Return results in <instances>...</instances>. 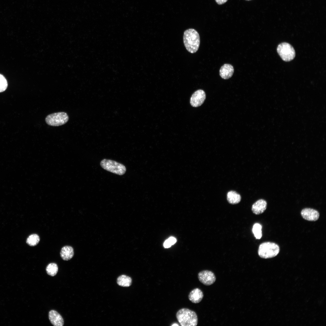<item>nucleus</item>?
Instances as JSON below:
<instances>
[{
    "label": "nucleus",
    "instance_id": "1",
    "mask_svg": "<svg viewBox=\"0 0 326 326\" xmlns=\"http://www.w3.org/2000/svg\"><path fill=\"white\" fill-rule=\"evenodd\" d=\"M183 42L189 52L192 53H196L199 49L200 43L198 33L193 29L186 30L184 34Z\"/></svg>",
    "mask_w": 326,
    "mask_h": 326
},
{
    "label": "nucleus",
    "instance_id": "2",
    "mask_svg": "<svg viewBox=\"0 0 326 326\" xmlns=\"http://www.w3.org/2000/svg\"><path fill=\"white\" fill-rule=\"evenodd\" d=\"M177 319L181 326H196L198 323L197 316L195 312L183 308L176 314Z\"/></svg>",
    "mask_w": 326,
    "mask_h": 326
},
{
    "label": "nucleus",
    "instance_id": "3",
    "mask_svg": "<svg viewBox=\"0 0 326 326\" xmlns=\"http://www.w3.org/2000/svg\"><path fill=\"white\" fill-rule=\"evenodd\" d=\"M280 251V247L276 243L266 242L260 245L258 253L260 257L267 259L276 256L279 254Z\"/></svg>",
    "mask_w": 326,
    "mask_h": 326
},
{
    "label": "nucleus",
    "instance_id": "4",
    "mask_svg": "<svg viewBox=\"0 0 326 326\" xmlns=\"http://www.w3.org/2000/svg\"><path fill=\"white\" fill-rule=\"evenodd\" d=\"M101 167L108 171L119 175L124 174L126 171L125 166L115 161L104 159L100 162Z\"/></svg>",
    "mask_w": 326,
    "mask_h": 326
},
{
    "label": "nucleus",
    "instance_id": "5",
    "mask_svg": "<svg viewBox=\"0 0 326 326\" xmlns=\"http://www.w3.org/2000/svg\"><path fill=\"white\" fill-rule=\"evenodd\" d=\"M69 120V117L67 113L61 112L52 113L47 115L45 118V121L49 126H57L65 124Z\"/></svg>",
    "mask_w": 326,
    "mask_h": 326
},
{
    "label": "nucleus",
    "instance_id": "6",
    "mask_svg": "<svg viewBox=\"0 0 326 326\" xmlns=\"http://www.w3.org/2000/svg\"><path fill=\"white\" fill-rule=\"evenodd\" d=\"M277 51L282 59L286 62L291 61L295 56V52L293 47L287 43L280 44L277 47Z\"/></svg>",
    "mask_w": 326,
    "mask_h": 326
},
{
    "label": "nucleus",
    "instance_id": "7",
    "mask_svg": "<svg viewBox=\"0 0 326 326\" xmlns=\"http://www.w3.org/2000/svg\"><path fill=\"white\" fill-rule=\"evenodd\" d=\"M198 278L202 283L205 285L209 286L213 284L216 278L214 273L211 271L204 270L198 274Z\"/></svg>",
    "mask_w": 326,
    "mask_h": 326
},
{
    "label": "nucleus",
    "instance_id": "8",
    "mask_svg": "<svg viewBox=\"0 0 326 326\" xmlns=\"http://www.w3.org/2000/svg\"><path fill=\"white\" fill-rule=\"evenodd\" d=\"M205 98L204 91L201 89L198 90L192 94L190 99V104L193 107H198L203 104Z\"/></svg>",
    "mask_w": 326,
    "mask_h": 326
},
{
    "label": "nucleus",
    "instance_id": "9",
    "mask_svg": "<svg viewBox=\"0 0 326 326\" xmlns=\"http://www.w3.org/2000/svg\"><path fill=\"white\" fill-rule=\"evenodd\" d=\"M301 214L304 219L311 221L317 220L319 217V213L318 211L310 208H305L302 209Z\"/></svg>",
    "mask_w": 326,
    "mask_h": 326
},
{
    "label": "nucleus",
    "instance_id": "10",
    "mask_svg": "<svg viewBox=\"0 0 326 326\" xmlns=\"http://www.w3.org/2000/svg\"><path fill=\"white\" fill-rule=\"evenodd\" d=\"M49 318L51 323L55 326H62L64 322L61 315L54 310L50 311L49 313Z\"/></svg>",
    "mask_w": 326,
    "mask_h": 326
},
{
    "label": "nucleus",
    "instance_id": "11",
    "mask_svg": "<svg viewBox=\"0 0 326 326\" xmlns=\"http://www.w3.org/2000/svg\"><path fill=\"white\" fill-rule=\"evenodd\" d=\"M234 72L233 66L229 64H225L222 66L219 70V75L223 79H227L232 76Z\"/></svg>",
    "mask_w": 326,
    "mask_h": 326
},
{
    "label": "nucleus",
    "instance_id": "12",
    "mask_svg": "<svg viewBox=\"0 0 326 326\" xmlns=\"http://www.w3.org/2000/svg\"><path fill=\"white\" fill-rule=\"evenodd\" d=\"M267 203L266 200L260 199L254 203L252 206L253 213L256 215L261 214L264 212L267 208Z\"/></svg>",
    "mask_w": 326,
    "mask_h": 326
},
{
    "label": "nucleus",
    "instance_id": "13",
    "mask_svg": "<svg viewBox=\"0 0 326 326\" xmlns=\"http://www.w3.org/2000/svg\"><path fill=\"white\" fill-rule=\"evenodd\" d=\"M203 297V295L202 291L198 288L193 289L188 295L189 300L194 303H197L200 302Z\"/></svg>",
    "mask_w": 326,
    "mask_h": 326
},
{
    "label": "nucleus",
    "instance_id": "14",
    "mask_svg": "<svg viewBox=\"0 0 326 326\" xmlns=\"http://www.w3.org/2000/svg\"><path fill=\"white\" fill-rule=\"evenodd\" d=\"M60 254L63 260H69L71 259L74 255L73 249L70 246H65L62 248Z\"/></svg>",
    "mask_w": 326,
    "mask_h": 326
},
{
    "label": "nucleus",
    "instance_id": "15",
    "mask_svg": "<svg viewBox=\"0 0 326 326\" xmlns=\"http://www.w3.org/2000/svg\"><path fill=\"white\" fill-rule=\"evenodd\" d=\"M227 200L228 202L231 204H235L239 203L241 199L240 195L234 191H230L228 192L227 195Z\"/></svg>",
    "mask_w": 326,
    "mask_h": 326
},
{
    "label": "nucleus",
    "instance_id": "16",
    "mask_svg": "<svg viewBox=\"0 0 326 326\" xmlns=\"http://www.w3.org/2000/svg\"><path fill=\"white\" fill-rule=\"evenodd\" d=\"M117 283L120 286L127 287L130 286L132 283V279L129 276L122 275L117 279Z\"/></svg>",
    "mask_w": 326,
    "mask_h": 326
},
{
    "label": "nucleus",
    "instance_id": "17",
    "mask_svg": "<svg viewBox=\"0 0 326 326\" xmlns=\"http://www.w3.org/2000/svg\"><path fill=\"white\" fill-rule=\"evenodd\" d=\"M58 267L55 263H51L46 267V270L48 275L51 276H55L58 271Z\"/></svg>",
    "mask_w": 326,
    "mask_h": 326
},
{
    "label": "nucleus",
    "instance_id": "18",
    "mask_svg": "<svg viewBox=\"0 0 326 326\" xmlns=\"http://www.w3.org/2000/svg\"><path fill=\"white\" fill-rule=\"evenodd\" d=\"M40 241V238L38 235L36 234H33L30 235L27 238L26 242L30 246H34L36 245Z\"/></svg>",
    "mask_w": 326,
    "mask_h": 326
},
{
    "label": "nucleus",
    "instance_id": "19",
    "mask_svg": "<svg viewBox=\"0 0 326 326\" xmlns=\"http://www.w3.org/2000/svg\"><path fill=\"white\" fill-rule=\"evenodd\" d=\"M261 225L259 224H255L252 228V231L256 239H260L262 237Z\"/></svg>",
    "mask_w": 326,
    "mask_h": 326
},
{
    "label": "nucleus",
    "instance_id": "20",
    "mask_svg": "<svg viewBox=\"0 0 326 326\" xmlns=\"http://www.w3.org/2000/svg\"><path fill=\"white\" fill-rule=\"evenodd\" d=\"M7 82L5 77L0 74V92L4 91L7 88Z\"/></svg>",
    "mask_w": 326,
    "mask_h": 326
},
{
    "label": "nucleus",
    "instance_id": "21",
    "mask_svg": "<svg viewBox=\"0 0 326 326\" xmlns=\"http://www.w3.org/2000/svg\"><path fill=\"white\" fill-rule=\"evenodd\" d=\"M176 242V239L174 237H171L166 240L164 243L165 248H168L174 244Z\"/></svg>",
    "mask_w": 326,
    "mask_h": 326
},
{
    "label": "nucleus",
    "instance_id": "22",
    "mask_svg": "<svg viewBox=\"0 0 326 326\" xmlns=\"http://www.w3.org/2000/svg\"><path fill=\"white\" fill-rule=\"evenodd\" d=\"M216 2L219 5H222L225 3L228 0H215Z\"/></svg>",
    "mask_w": 326,
    "mask_h": 326
},
{
    "label": "nucleus",
    "instance_id": "23",
    "mask_svg": "<svg viewBox=\"0 0 326 326\" xmlns=\"http://www.w3.org/2000/svg\"><path fill=\"white\" fill-rule=\"evenodd\" d=\"M171 326H179V325L177 323H174L173 324L171 325Z\"/></svg>",
    "mask_w": 326,
    "mask_h": 326
},
{
    "label": "nucleus",
    "instance_id": "24",
    "mask_svg": "<svg viewBox=\"0 0 326 326\" xmlns=\"http://www.w3.org/2000/svg\"><path fill=\"white\" fill-rule=\"evenodd\" d=\"M246 0L249 1V0Z\"/></svg>",
    "mask_w": 326,
    "mask_h": 326
}]
</instances>
